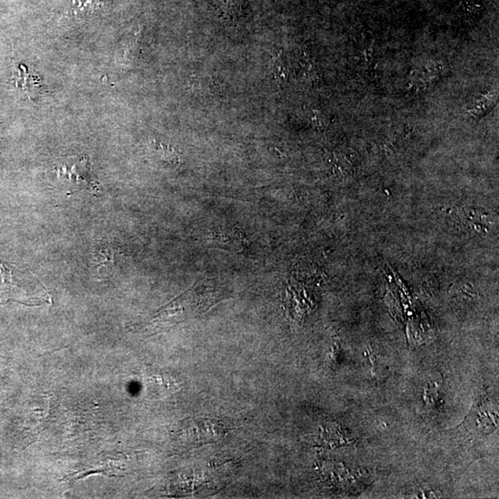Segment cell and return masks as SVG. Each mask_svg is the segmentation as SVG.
<instances>
[{"mask_svg": "<svg viewBox=\"0 0 499 499\" xmlns=\"http://www.w3.org/2000/svg\"><path fill=\"white\" fill-rule=\"evenodd\" d=\"M227 433V426L220 421L197 418L182 426L181 439L188 447H199L219 441Z\"/></svg>", "mask_w": 499, "mask_h": 499, "instance_id": "cell-3", "label": "cell"}, {"mask_svg": "<svg viewBox=\"0 0 499 499\" xmlns=\"http://www.w3.org/2000/svg\"><path fill=\"white\" fill-rule=\"evenodd\" d=\"M416 498H443V494L440 491L430 487H421L417 492L413 494Z\"/></svg>", "mask_w": 499, "mask_h": 499, "instance_id": "cell-4", "label": "cell"}, {"mask_svg": "<svg viewBox=\"0 0 499 499\" xmlns=\"http://www.w3.org/2000/svg\"><path fill=\"white\" fill-rule=\"evenodd\" d=\"M53 173L61 186L68 188L71 192L89 189L95 185L89 161L87 158L69 157L54 168Z\"/></svg>", "mask_w": 499, "mask_h": 499, "instance_id": "cell-2", "label": "cell"}, {"mask_svg": "<svg viewBox=\"0 0 499 499\" xmlns=\"http://www.w3.org/2000/svg\"><path fill=\"white\" fill-rule=\"evenodd\" d=\"M224 291L212 280L197 283L158 312L153 321L177 323L199 315L225 299Z\"/></svg>", "mask_w": 499, "mask_h": 499, "instance_id": "cell-1", "label": "cell"}]
</instances>
